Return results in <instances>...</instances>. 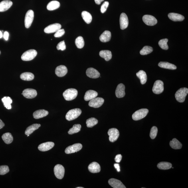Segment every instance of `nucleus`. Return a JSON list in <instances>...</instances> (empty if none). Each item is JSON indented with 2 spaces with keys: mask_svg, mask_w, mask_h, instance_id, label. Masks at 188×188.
I'll use <instances>...</instances> for the list:
<instances>
[{
  "mask_svg": "<svg viewBox=\"0 0 188 188\" xmlns=\"http://www.w3.org/2000/svg\"><path fill=\"white\" fill-rule=\"evenodd\" d=\"M122 156L121 154H118L116 155L115 158V161L117 163H120L122 159Z\"/></svg>",
  "mask_w": 188,
  "mask_h": 188,
  "instance_id": "obj_48",
  "label": "nucleus"
},
{
  "mask_svg": "<svg viewBox=\"0 0 188 188\" xmlns=\"http://www.w3.org/2000/svg\"><path fill=\"white\" fill-rule=\"evenodd\" d=\"M29 135H27V136H28H28H29Z\"/></svg>",
  "mask_w": 188,
  "mask_h": 188,
  "instance_id": "obj_55",
  "label": "nucleus"
},
{
  "mask_svg": "<svg viewBox=\"0 0 188 188\" xmlns=\"http://www.w3.org/2000/svg\"><path fill=\"white\" fill-rule=\"evenodd\" d=\"M114 166L115 168L116 169L117 171H118V172L120 171V166L119 164H114Z\"/></svg>",
  "mask_w": 188,
  "mask_h": 188,
  "instance_id": "obj_50",
  "label": "nucleus"
},
{
  "mask_svg": "<svg viewBox=\"0 0 188 188\" xmlns=\"http://www.w3.org/2000/svg\"><path fill=\"white\" fill-rule=\"evenodd\" d=\"M158 129L156 127L154 126L151 128L150 133V136L151 139H154L157 136Z\"/></svg>",
  "mask_w": 188,
  "mask_h": 188,
  "instance_id": "obj_43",
  "label": "nucleus"
},
{
  "mask_svg": "<svg viewBox=\"0 0 188 188\" xmlns=\"http://www.w3.org/2000/svg\"><path fill=\"white\" fill-rule=\"evenodd\" d=\"M82 145L81 143H75L74 145L68 146L65 149V152L67 154H70L73 153L78 152L82 149Z\"/></svg>",
  "mask_w": 188,
  "mask_h": 188,
  "instance_id": "obj_10",
  "label": "nucleus"
},
{
  "mask_svg": "<svg viewBox=\"0 0 188 188\" xmlns=\"http://www.w3.org/2000/svg\"><path fill=\"white\" fill-rule=\"evenodd\" d=\"M98 123V120L94 118L89 119L86 121L87 127L88 128H92L94 125L97 124Z\"/></svg>",
  "mask_w": 188,
  "mask_h": 188,
  "instance_id": "obj_39",
  "label": "nucleus"
},
{
  "mask_svg": "<svg viewBox=\"0 0 188 188\" xmlns=\"http://www.w3.org/2000/svg\"><path fill=\"white\" fill-rule=\"evenodd\" d=\"M81 128V126L80 124H75L72 128L70 129L68 133L70 135H72L74 133H78L80 131Z\"/></svg>",
  "mask_w": 188,
  "mask_h": 188,
  "instance_id": "obj_40",
  "label": "nucleus"
},
{
  "mask_svg": "<svg viewBox=\"0 0 188 188\" xmlns=\"http://www.w3.org/2000/svg\"><path fill=\"white\" fill-rule=\"evenodd\" d=\"M111 38L110 32L106 30L100 36L99 40L102 42H107L110 41Z\"/></svg>",
  "mask_w": 188,
  "mask_h": 188,
  "instance_id": "obj_26",
  "label": "nucleus"
},
{
  "mask_svg": "<svg viewBox=\"0 0 188 188\" xmlns=\"http://www.w3.org/2000/svg\"><path fill=\"white\" fill-rule=\"evenodd\" d=\"M22 94L26 98L33 99L37 95V92L35 90L32 89H27L23 91Z\"/></svg>",
  "mask_w": 188,
  "mask_h": 188,
  "instance_id": "obj_14",
  "label": "nucleus"
},
{
  "mask_svg": "<svg viewBox=\"0 0 188 188\" xmlns=\"http://www.w3.org/2000/svg\"><path fill=\"white\" fill-rule=\"evenodd\" d=\"M125 86L124 84L121 83L117 86L116 91V95L117 98H123L125 96Z\"/></svg>",
  "mask_w": 188,
  "mask_h": 188,
  "instance_id": "obj_19",
  "label": "nucleus"
},
{
  "mask_svg": "<svg viewBox=\"0 0 188 188\" xmlns=\"http://www.w3.org/2000/svg\"><path fill=\"white\" fill-rule=\"evenodd\" d=\"M108 183L111 187L114 188H126L121 181L119 180L111 178L109 180Z\"/></svg>",
  "mask_w": 188,
  "mask_h": 188,
  "instance_id": "obj_20",
  "label": "nucleus"
},
{
  "mask_svg": "<svg viewBox=\"0 0 188 188\" xmlns=\"http://www.w3.org/2000/svg\"><path fill=\"white\" fill-rule=\"evenodd\" d=\"M2 101L3 103L4 106L8 110L12 108L11 104L12 103V100L9 97H5L2 99Z\"/></svg>",
  "mask_w": 188,
  "mask_h": 188,
  "instance_id": "obj_35",
  "label": "nucleus"
},
{
  "mask_svg": "<svg viewBox=\"0 0 188 188\" xmlns=\"http://www.w3.org/2000/svg\"><path fill=\"white\" fill-rule=\"evenodd\" d=\"M0 54H1V51H0Z\"/></svg>",
  "mask_w": 188,
  "mask_h": 188,
  "instance_id": "obj_56",
  "label": "nucleus"
},
{
  "mask_svg": "<svg viewBox=\"0 0 188 188\" xmlns=\"http://www.w3.org/2000/svg\"><path fill=\"white\" fill-rule=\"evenodd\" d=\"M75 43L77 47L78 48H83L85 44L83 38L82 36H79L76 38Z\"/></svg>",
  "mask_w": 188,
  "mask_h": 188,
  "instance_id": "obj_41",
  "label": "nucleus"
},
{
  "mask_svg": "<svg viewBox=\"0 0 188 188\" xmlns=\"http://www.w3.org/2000/svg\"><path fill=\"white\" fill-rule=\"evenodd\" d=\"M168 41V40L167 38L161 40L159 42V45L162 49L165 50H168L169 47L167 44V42Z\"/></svg>",
  "mask_w": 188,
  "mask_h": 188,
  "instance_id": "obj_42",
  "label": "nucleus"
},
{
  "mask_svg": "<svg viewBox=\"0 0 188 188\" xmlns=\"http://www.w3.org/2000/svg\"><path fill=\"white\" fill-rule=\"evenodd\" d=\"M109 4V3L108 1H105V2L102 4L100 9L101 12L104 13L106 11L108 7Z\"/></svg>",
  "mask_w": 188,
  "mask_h": 188,
  "instance_id": "obj_46",
  "label": "nucleus"
},
{
  "mask_svg": "<svg viewBox=\"0 0 188 188\" xmlns=\"http://www.w3.org/2000/svg\"><path fill=\"white\" fill-rule=\"evenodd\" d=\"M188 93V89L184 88L180 89L175 94L176 99L179 102H184L186 96Z\"/></svg>",
  "mask_w": 188,
  "mask_h": 188,
  "instance_id": "obj_2",
  "label": "nucleus"
},
{
  "mask_svg": "<svg viewBox=\"0 0 188 188\" xmlns=\"http://www.w3.org/2000/svg\"><path fill=\"white\" fill-rule=\"evenodd\" d=\"M104 0H94L95 2L97 4L100 5L101 3L102 2V1H104Z\"/></svg>",
  "mask_w": 188,
  "mask_h": 188,
  "instance_id": "obj_52",
  "label": "nucleus"
},
{
  "mask_svg": "<svg viewBox=\"0 0 188 188\" xmlns=\"http://www.w3.org/2000/svg\"><path fill=\"white\" fill-rule=\"evenodd\" d=\"M37 54V52L35 50H29L24 52L21 56V59L24 61H29L35 58Z\"/></svg>",
  "mask_w": 188,
  "mask_h": 188,
  "instance_id": "obj_4",
  "label": "nucleus"
},
{
  "mask_svg": "<svg viewBox=\"0 0 188 188\" xmlns=\"http://www.w3.org/2000/svg\"><path fill=\"white\" fill-rule=\"evenodd\" d=\"M54 143L52 142H47L41 143L38 147L40 151H45L50 150L54 146Z\"/></svg>",
  "mask_w": 188,
  "mask_h": 188,
  "instance_id": "obj_18",
  "label": "nucleus"
},
{
  "mask_svg": "<svg viewBox=\"0 0 188 188\" xmlns=\"http://www.w3.org/2000/svg\"><path fill=\"white\" fill-rule=\"evenodd\" d=\"M9 169L7 165H2L0 166V175H3L9 172Z\"/></svg>",
  "mask_w": 188,
  "mask_h": 188,
  "instance_id": "obj_44",
  "label": "nucleus"
},
{
  "mask_svg": "<svg viewBox=\"0 0 188 188\" xmlns=\"http://www.w3.org/2000/svg\"><path fill=\"white\" fill-rule=\"evenodd\" d=\"M170 145L172 148L175 149H180L182 147L181 142L176 138H174L170 141Z\"/></svg>",
  "mask_w": 188,
  "mask_h": 188,
  "instance_id": "obj_32",
  "label": "nucleus"
},
{
  "mask_svg": "<svg viewBox=\"0 0 188 188\" xmlns=\"http://www.w3.org/2000/svg\"><path fill=\"white\" fill-rule=\"evenodd\" d=\"M34 18V12L32 10H29L26 13L25 20V26L29 28L31 26Z\"/></svg>",
  "mask_w": 188,
  "mask_h": 188,
  "instance_id": "obj_7",
  "label": "nucleus"
},
{
  "mask_svg": "<svg viewBox=\"0 0 188 188\" xmlns=\"http://www.w3.org/2000/svg\"><path fill=\"white\" fill-rule=\"evenodd\" d=\"M13 4L12 2L9 0H5L0 2V12L7 11Z\"/></svg>",
  "mask_w": 188,
  "mask_h": 188,
  "instance_id": "obj_21",
  "label": "nucleus"
},
{
  "mask_svg": "<svg viewBox=\"0 0 188 188\" xmlns=\"http://www.w3.org/2000/svg\"><path fill=\"white\" fill-rule=\"evenodd\" d=\"M78 95V91L76 89H68L63 94L64 98L67 101H71L75 99Z\"/></svg>",
  "mask_w": 188,
  "mask_h": 188,
  "instance_id": "obj_1",
  "label": "nucleus"
},
{
  "mask_svg": "<svg viewBox=\"0 0 188 188\" xmlns=\"http://www.w3.org/2000/svg\"><path fill=\"white\" fill-rule=\"evenodd\" d=\"M168 17L170 19L173 21H181L185 19L182 15L174 13H169Z\"/></svg>",
  "mask_w": 188,
  "mask_h": 188,
  "instance_id": "obj_25",
  "label": "nucleus"
},
{
  "mask_svg": "<svg viewBox=\"0 0 188 188\" xmlns=\"http://www.w3.org/2000/svg\"><path fill=\"white\" fill-rule=\"evenodd\" d=\"M68 72L67 68L65 66L60 65L56 68L55 73L56 75L59 77H62L66 75Z\"/></svg>",
  "mask_w": 188,
  "mask_h": 188,
  "instance_id": "obj_16",
  "label": "nucleus"
},
{
  "mask_svg": "<svg viewBox=\"0 0 188 188\" xmlns=\"http://www.w3.org/2000/svg\"><path fill=\"white\" fill-rule=\"evenodd\" d=\"M108 134L109 135V140L111 142H114L116 141L120 135L119 130L114 128L109 129Z\"/></svg>",
  "mask_w": 188,
  "mask_h": 188,
  "instance_id": "obj_9",
  "label": "nucleus"
},
{
  "mask_svg": "<svg viewBox=\"0 0 188 188\" xmlns=\"http://www.w3.org/2000/svg\"><path fill=\"white\" fill-rule=\"evenodd\" d=\"M65 33V31L64 29H60L56 32L54 36L55 37H62Z\"/></svg>",
  "mask_w": 188,
  "mask_h": 188,
  "instance_id": "obj_47",
  "label": "nucleus"
},
{
  "mask_svg": "<svg viewBox=\"0 0 188 188\" xmlns=\"http://www.w3.org/2000/svg\"><path fill=\"white\" fill-rule=\"evenodd\" d=\"M40 126L41 125L39 124H34L30 125L26 129L25 135H28L31 134L34 131L39 128Z\"/></svg>",
  "mask_w": 188,
  "mask_h": 188,
  "instance_id": "obj_30",
  "label": "nucleus"
},
{
  "mask_svg": "<svg viewBox=\"0 0 188 188\" xmlns=\"http://www.w3.org/2000/svg\"><path fill=\"white\" fill-rule=\"evenodd\" d=\"M143 20L145 24L149 26H154L157 23L156 18L151 15H144L143 17Z\"/></svg>",
  "mask_w": 188,
  "mask_h": 188,
  "instance_id": "obj_11",
  "label": "nucleus"
},
{
  "mask_svg": "<svg viewBox=\"0 0 188 188\" xmlns=\"http://www.w3.org/2000/svg\"><path fill=\"white\" fill-rule=\"evenodd\" d=\"M60 3L57 1H52L48 3L47 6V9L49 11H53L58 9L60 7Z\"/></svg>",
  "mask_w": 188,
  "mask_h": 188,
  "instance_id": "obj_31",
  "label": "nucleus"
},
{
  "mask_svg": "<svg viewBox=\"0 0 188 188\" xmlns=\"http://www.w3.org/2000/svg\"><path fill=\"white\" fill-rule=\"evenodd\" d=\"M3 37L4 39L6 40H7L9 39V33L7 31H5L4 33Z\"/></svg>",
  "mask_w": 188,
  "mask_h": 188,
  "instance_id": "obj_49",
  "label": "nucleus"
},
{
  "mask_svg": "<svg viewBox=\"0 0 188 188\" xmlns=\"http://www.w3.org/2000/svg\"><path fill=\"white\" fill-rule=\"evenodd\" d=\"M104 102V99L100 97L96 98L90 100L89 105L94 108H100Z\"/></svg>",
  "mask_w": 188,
  "mask_h": 188,
  "instance_id": "obj_12",
  "label": "nucleus"
},
{
  "mask_svg": "<svg viewBox=\"0 0 188 188\" xmlns=\"http://www.w3.org/2000/svg\"><path fill=\"white\" fill-rule=\"evenodd\" d=\"M82 16L83 19L86 23L89 24L91 22L92 15L88 12L86 11H83L82 13Z\"/></svg>",
  "mask_w": 188,
  "mask_h": 188,
  "instance_id": "obj_36",
  "label": "nucleus"
},
{
  "mask_svg": "<svg viewBox=\"0 0 188 188\" xmlns=\"http://www.w3.org/2000/svg\"><path fill=\"white\" fill-rule=\"evenodd\" d=\"M101 57L104 58L106 61H108L112 58V52L109 50H102L99 52Z\"/></svg>",
  "mask_w": 188,
  "mask_h": 188,
  "instance_id": "obj_27",
  "label": "nucleus"
},
{
  "mask_svg": "<svg viewBox=\"0 0 188 188\" xmlns=\"http://www.w3.org/2000/svg\"><path fill=\"white\" fill-rule=\"evenodd\" d=\"M120 23L121 29L124 30L128 27L129 21L128 17L126 14L124 13H121L120 17Z\"/></svg>",
  "mask_w": 188,
  "mask_h": 188,
  "instance_id": "obj_15",
  "label": "nucleus"
},
{
  "mask_svg": "<svg viewBox=\"0 0 188 188\" xmlns=\"http://www.w3.org/2000/svg\"><path fill=\"white\" fill-rule=\"evenodd\" d=\"M61 28V26L59 23H56L50 25L45 28L44 31L47 34L55 33Z\"/></svg>",
  "mask_w": 188,
  "mask_h": 188,
  "instance_id": "obj_13",
  "label": "nucleus"
},
{
  "mask_svg": "<svg viewBox=\"0 0 188 188\" xmlns=\"http://www.w3.org/2000/svg\"><path fill=\"white\" fill-rule=\"evenodd\" d=\"M88 169L91 173H98L100 171V166L98 163L94 162L90 164V165H89Z\"/></svg>",
  "mask_w": 188,
  "mask_h": 188,
  "instance_id": "obj_22",
  "label": "nucleus"
},
{
  "mask_svg": "<svg viewBox=\"0 0 188 188\" xmlns=\"http://www.w3.org/2000/svg\"><path fill=\"white\" fill-rule=\"evenodd\" d=\"M4 126V123L0 119V129L3 128Z\"/></svg>",
  "mask_w": 188,
  "mask_h": 188,
  "instance_id": "obj_51",
  "label": "nucleus"
},
{
  "mask_svg": "<svg viewBox=\"0 0 188 188\" xmlns=\"http://www.w3.org/2000/svg\"><path fill=\"white\" fill-rule=\"evenodd\" d=\"M157 167L161 170H168L170 169L172 167V165L170 163L162 162L158 164Z\"/></svg>",
  "mask_w": 188,
  "mask_h": 188,
  "instance_id": "obj_37",
  "label": "nucleus"
},
{
  "mask_svg": "<svg viewBox=\"0 0 188 188\" xmlns=\"http://www.w3.org/2000/svg\"><path fill=\"white\" fill-rule=\"evenodd\" d=\"M3 35L2 34V33L1 31H0V38H1L3 37Z\"/></svg>",
  "mask_w": 188,
  "mask_h": 188,
  "instance_id": "obj_53",
  "label": "nucleus"
},
{
  "mask_svg": "<svg viewBox=\"0 0 188 188\" xmlns=\"http://www.w3.org/2000/svg\"><path fill=\"white\" fill-rule=\"evenodd\" d=\"M153 51V48L150 46H146L140 51L141 55H146L150 54Z\"/></svg>",
  "mask_w": 188,
  "mask_h": 188,
  "instance_id": "obj_38",
  "label": "nucleus"
},
{
  "mask_svg": "<svg viewBox=\"0 0 188 188\" xmlns=\"http://www.w3.org/2000/svg\"><path fill=\"white\" fill-rule=\"evenodd\" d=\"M20 78L24 80L30 81L34 79V75L31 72H25L23 73L21 75Z\"/></svg>",
  "mask_w": 188,
  "mask_h": 188,
  "instance_id": "obj_34",
  "label": "nucleus"
},
{
  "mask_svg": "<svg viewBox=\"0 0 188 188\" xmlns=\"http://www.w3.org/2000/svg\"><path fill=\"white\" fill-rule=\"evenodd\" d=\"M98 95V93L96 91L89 90L87 91L84 97L85 100L88 101L96 98Z\"/></svg>",
  "mask_w": 188,
  "mask_h": 188,
  "instance_id": "obj_23",
  "label": "nucleus"
},
{
  "mask_svg": "<svg viewBox=\"0 0 188 188\" xmlns=\"http://www.w3.org/2000/svg\"><path fill=\"white\" fill-rule=\"evenodd\" d=\"M149 111L147 109H141L135 112L132 115V118L135 121H138L146 116Z\"/></svg>",
  "mask_w": 188,
  "mask_h": 188,
  "instance_id": "obj_5",
  "label": "nucleus"
},
{
  "mask_svg": "<svg viewBox=\"0 0 188 188\" xmlns=\"http://www.w3.org/2000/svg\"><path fill=\"white\" fill-rule=\"evenodd\" d=\"M136 75L140 79L141 83L144 84L146 83L147 81V76L146 73L144 71L141 70L137 72Z\"/></svg>",
  "mask_w": 188,
  "mask_h": 188,
  "instance_id": "obj_29",
  "label": "nucleus"
},
{
  "mask_svg": "<svg viewBox=\"0 0 188 188\" xmlns=\"http://www.w3.org/2000/svg\"><path fill=\"white\" fill-rule=\"evenodd\" d=\"M48 114V111L44 110H36L33 113V116L34 119H38L44 118L47 116Z\"/></svg>",
  "mask_w": 188,
  "mask_h": 188,
  "instance_id": "obj_24",
  "label": "nucleus"
},
{
  "mask_svg": "<svg viewBox=\"0 0 188 188\" xmlns=\"http://www.w3.org/2000/svg\"><path fill=\"white\" fill-rule=\"evenodd\" d=\"M76 188H84V187H76Z\"/></svg>",
  "mask_w": 188,
  "mask_h": 188,
  "instance_id": "obj_54",
  "label": "nucleus"
},
{
  "mask_svg": "<svg viewBox=\"0 0 188 188\" xmlns=\"http://www.w3.org/2000/svg\"><path fill=\"white\" fill-rule=\"evenodd\" d=\"M86 74L89 78H97L99 77L100 73L95 69L90 68L86 70Z\"/></svg>",
  "mask_w": 188,
  "mask_h": 188,
  "instance_id": "obj_17",
  "label": "nucleus"
},
{
  "mask_svg": "<svg viewBox=\"0 0 188 188\" xmlns=\"http://www.w3.org/2000/svg\"><path fill=\"white\" fill-rule=\"evenodd\" d=\"M54 175L57 178L61 179L63 178L65 170L62 165L59 164L56 165L54 168Z\"/></svg>",
  "mask_w": 188,
  "mask_h": 188,
  "instance_id": "obj_6",
  "label": "nucleus"
},
{
  "mask_svg": "<svg viewBox=\"0 0 188 188\" xmlns=\"http://www.w3.org/2000/svg\"><path fill=\"white\" fill-rule=\"evenodd\" d=\"M56 48L58 50H64L66 49V45H65L64 41H62L60 42L58 44Z\"/></svg>",
  "mask_w": 188,
  "mask_h": 188,
  "instance_id": "obj_45",
  "label": "nucleus"
},
{
  "mask_svg": "<svg viewBox=\"0 0 188 188\" xmlns=\"http://www.w3.org/2000/svg\"><path fill=\"white\" fill-rule=\"evenodd\" d=\"M158 66L162 68L169 69L175 70L177 69V67L174 64L170 63L168 62H160L159 63Z\"/></svg>",
  "mask_w": 188,
  "mask_h": 188,
  "instance_id": "obj_28",
  "label": "nucleus"
},
{
  "mask_svg": "<svg viewBox=\"0 0 188 188\" xmlns=\"http://www.w3.org/2000/svg\"><path fill=\"white\" fill-rule=\"evenodd\" d=\"M82 110L79 108L72 109L68 111L66 116L67 120L71 121L75 120L80 116Z\"/></svg>",
  "mask_w": 188,
  "mask_h": 188,
  "instance_id": "obj_3",
  "label": "nucleus"
},
{
  "mask_svg": "<svg viewBox=\"0 0 188 188\" xmlns=\"http://www.w3.org/2000/svg\"><path fill=\"white\" fill-rule=\"evenodd\" d=\"M2 138L6 143L9 144L12 142L13 137L11 133L7 132L4 134L2 136Z\"/></svg>",
  "mask_w": 188,
  "mask_h": 188,
  "instance_id": "obj_33",
  "label": "nucleus"
},
{
  "mask_svg": "<svg viewBox=\"0 0 188 188\" xmlns=\"http://www.w3.org/2000/svg\"><path fill=\"white\" fill-rule=\"evenodd\" d=\"M153 92L156 94H160L164 91L163 82L161 80L156 81L152 89Z\"/></svg>",
  "mask_w": 188,
  "mask_h": 188,
  "instance_id": "obj_8",
  "label": "nucleus"
}]
</instances>
